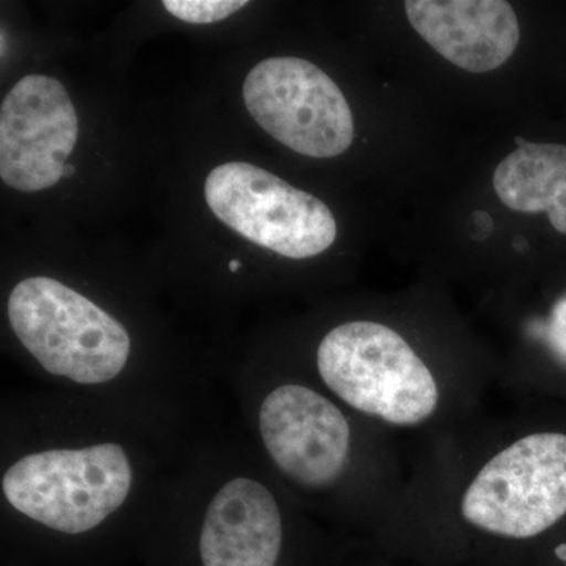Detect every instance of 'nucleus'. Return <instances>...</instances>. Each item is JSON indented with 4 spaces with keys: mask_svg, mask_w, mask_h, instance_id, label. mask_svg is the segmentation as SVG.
<instances>
[{
    "mask_svg": "<svg viewBox=\"0 0 566 566\" xmlns=\"http://www.w3.org/2000/svg\"><path fill=\"white\" fill-rule=\"evenodd\" d=\"M515 142L516 150L495 169V193L510 210L546 212L554 229L566 234V145Z\"/></svg>",
    "mask_w": 566,
    "mask_h": 566,
    "instance_id": "obj_11",
    "label": "nucleus"
},
{
    "mask_svg": "<svg viewBox=\"0 0 566 566\" xmlns=\"http://www.w3.org/2000/svg\"><path fill=\"white\" fill-rule=\"evenodd\" d=\"M229 266H230V270L233 271V273H237L238 268L241 266V263L238 262V260H233V262H230Z\"/></svg>",
    "mask_w": 566,
    "mask_h": 566,
    "instance_id": "obj_15",
    "label": "nucleus"
},
{
    "mask_svg": "<svg viewBox=\"0 0 566 566\" xmlns=\"http://www.w3.org/2000/svg\"><path fill=\"white\" fill-rule=\"evenodd\" d=\"M80 136V118L62 82L22 77L0 107V177L21 192L52 188Z\"/></svg>",
    "mask_w": 566,
    "mask_h": 566,
    "instance_id": "obj_7",
    "label": "nucleus"
},
{
    "mask_svg": "<svg viewBox=\"0 0 566 566\" xmlns=\"http://www.w3.org/2000/svg\"><path fill=\"white\" fill-rule=\"evenodd\" d=\"M324 385L363 415L397 427L427 422L439 405V387L419 354L381 323L340 324L316 353Z\"/></svg>",
    "mask_w": 566,
    "mask_h": 566,
    "instance_id": "obj_1",
    "label": "nucleus"
},
{
    "mask_svg": "<svg viewBox=\"0 0 566 566\" xmlns=\"http://www.w3.org/2000/svg\"><path fill=\"white\" fill-rule=\"evenodd\" d=\"M193 566H285V531L273 493L238 476L214 494L205 513Z\"/></svg>",
    "mask_w": 566,
    "mask_h": 566,
    "instance_id": "obj_9",
    "label": "nucleus"
},
{
    "mask_svg": "<svg viewBox=\"0 0 566 566\" xmlns=\"http://www.w3.org/2000/svg\"><path fill=\"white\" fill-rule=\"evenodd\" d=\"M74 174L73 166H65V170H63V177H70V175Z\"/></svg>",
    "mask_w": 566,
    "mask_h": 566,
    "instance_id": "obj_16",
    "label": "nucleus"
},
{
    "mask_svg": "<svg viewBox=\"0 0 566 566\" xmlns=\"http://www.w3.org/2000/svg\"><path fill=\"white\" fill-rule=\"evenodd\" d=\"M268 455L296 485L319 490L345 471L352 428L344 412L322 394L283 385L268 394L259 412Z\"/></svg>",
    "mask_w": 566,
    "mask_h": 566,
    "instance_id": "obj_8",
    "label": "nucleus"
},
{
    "mask_svg": "<svg viewBox=\"0 0 566 566\" xmlns=\"http://www.w3.org/2000/svg\"><path fill=\"white\" fill-rule=\"evenodd\" d=\"M534 333L556 364L566 370V292L554 301L546 318L535 324Z\"/></svg>",
    "mask_w": 566,
    "mask_h": 566,
    "instance_id": "obj_13",
    "label": "nucleus"
},
{
    "mask_svg": "<svg viewBox=\"0 0 566 566\" xmlns=\"http://www.w3.org/2000/svg\"><path fill=\"white\" fill-rule=\"evenodd\" d=\"M253 120L308 158H335L352 147L354 120L344 93L323 70L304 59L271 57L244 81Z\"/></svg>",
    "mask_w": 566,
    "mask_h": 566,
    "instance_id": "obj_6",
    "label": "nucleus"
},
{
    "mask_svg": "<svg viewBox=\"0 0 566 566\" xmlns=\"http://www.w3.org/2000/svg\"><path fill=\"white\" fill-rule=\"evenodd\" d=\"M133 486V469L118 444L55 449L21 458L3 474L9 504L55 534L95 531L117 512Z\"/></svg>",
    "mask_w": 566,
    "mask_h": 566,
    "instance_id": "obj_3",
    "label": "nucleus"
},
{
    "mask_svg": "<svg viewBox=\"0 0 566 566\" xmlns=\"http://www.w3.org/2000/svg\"><path fill=\"white\" fill-rule=\"evenodd\" d=\"M556 557L560 566H566V543H562L560 546H557Z\"/></svg>",
    "mask_w": 566,
    "mask_h": 566,
    "instance_id": "obj_14",
    "label": "nucleus"
},
{
    "mask_svg": "<svg viewBox=\"0 0 566 566\" xmlns=\"http://www.w3.org/2000/svg\"><path fill=\"white\" fill-rule=\"evenodd\" d=\"M164 9L189 24H211L232 17L248 6L244 0H166Z\"/></svg>",
    "mask_w": 566,
    "mask_h": 566,
    "instance_id": "obj_12",
    "label": "nucleus"
},
{
    "mask_svg": "<svg viewBox=\"0 0 566 566\" xmlns=\"http://www.w3.org/2000/svg\"><path fill=\"white\" fill-rule=\"evenodd\" d=\"M405 10L438 54L469 73L497 70L520 44V22L505 0H408Z\"/></svg>",
    "mask_w": 566,
    "mask_h": 566,
    "instance_id": "obj_10",
    "label": "nucleus"
},
{
    "mask_svg": "<svg viewBox=\"0 0 566 566\" xmlns=\"http://www.w3.org/2000/svg\"><path fill=\"white\" fill-rule=\"evenodd\" d=\"M7 312L11 329L48 374L77 385H103L128 364L132 338L125 326L54 279L18 283Z\"/></svg>",
    "mask_w": 566,
    "mask_h": 566,
    "instance_id": "obj_2",
    "label": "nucleus"
},
{
    "mask_svg": "<svg viewBox=\"0 0 566 566\" xmlns=\"http://www.w3.org/2000/svg\"><path fill=\"white\" fill-rule=\"evenodd\" d=\"M461 516L482 534L513 542L564 523L566 431H536L495 453L464 491Z\"/></svg>",
    "mask_w": 566,
    "mask_h": 566,
    "instance_id": "obj_4",
    "label": "nucleus"
},
{
    "mask_svg": "<svg viewBox=\"0 0 566 566\" xmlns=\"http://www.w3.org/2000/svg\"><path fill=\"white\" fill-rule=\"evenodd\" d=\"M205 199L219 221L260 248L286 259H311L334 244L333 211L275 175L248 163L216 167Z\"/></svg>",
    "mask_w": 566,
    "mask_h": 566,
    "instance_id": "obj_5",
    "label": "nucleus"
}]
</instances>
